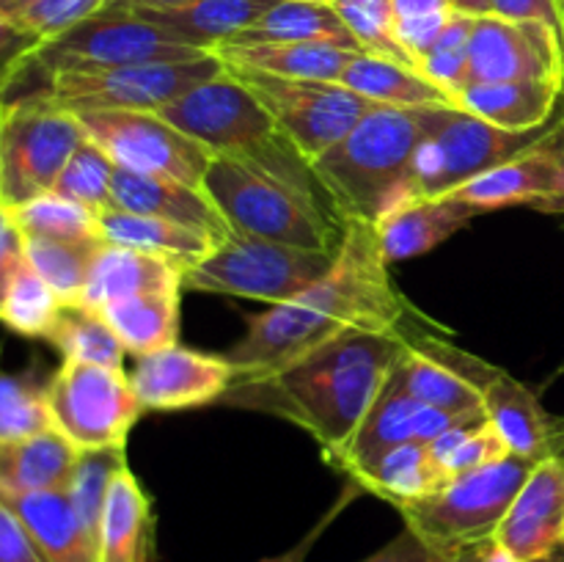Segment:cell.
Listing matches in <instances>:
<instances>
[{"label":"cell","instance_id":"obj_49","mask_svg":"<svg viewBox=\"0 0 564 562\" xmlns=\"http://www.w3.org/2000/svg\"><path fill=\"white\" fill-rule=\"evenodd\" d=\"M39 44L42 42L36 36H31V33L22 31L20 25H14V22L0 14V75L9 77V83H14V77L31 61Z\"/></svg>","mask_w":564,"mask_h":562},{"label":"cell","instance_id":"obj_32","mask_svg":"<svg viewBox=\"0 0 564 562\" xmlns=\"http://www.w3.org/2000/svg\"><path fill=\"white\" fill-rule=\"evenodd\" d=\"M99 229H102L105 240L113 242V246L158 253V257L182 264L185 273L196 268L198 262H204L220 246L204 231L152 218V215L124 213V209H108V213L99 215Z\"/></svg>","mask_w":564,"mask_h":562},{"label":"cell","instance_id":"obj_24","mask_svg":"<svg viewBox=\"0 0 564 562\" xmlns=\"http://www.w3.org/2000/svg\"><path fill=\"white\" fill-rule=\"evenodd\" d=\"M152 505L135 474L124 466L105 496L97 532V562H152Z\"/></svg>","mask_w":564,"mask_h":562},{"label":"cell","instance_id":"obj_44","mask_svg":"<svg viewBox=\"0 0 564 562\" xmlns=\"http://www.w3.org/2000/svg\"><path fill=\"white\" fill-rule=\"evenodd\" d=\"M394 6L397 36L413 61L424 58L430 47L438 42L444 28L455 17L449 0H391Z\"/></svg>","mask_w":564,"mask_h":562},{"label":"cell","instance_id":"obj_35","mask_svg":"<svg viewBox=\"0 0 564 562\" xmlns=\"http://www.w3.org/2000/svg\"><path fill=\"white\" fill-rule=\"evenodd\" d=\"M47 342L64 356V361L99 364V367L124 369V345L108 320L83 303H64Z\"/></svg>","mask_w":564,"mask_h":562},{"label":"cell","instance_id":"obj_11","mask_svg":"<svg viewBox=\"0 0 564 562\" xmlns=\"http://www.w3.org/2000/svg\"><path fill=\"white\" fill-rule=\"evenodd\" d=\"M202 50L176 42L171 33L130 9L102 6L69 31L47 39L28 61L39 77L77 69H119V66L160 64V61L202 58Z\"/></svg>","mask_w":564,"mask_h":562},{"label":"cell","instance_id":"obj_31","mask_svg":"<svg viewBox=\"0 0 564 562\" xmlns=\"http://www.w3.org/2000/svg\"><path fill=\"white\" fill-rule=\"evenodd\" d=\"M341 86L386 108H457L455 99L419 69L369 53H358L350 61L341 75Z\"/></svg>","mask_w":564,"mask_h":562},{"label":"cell","instance_id":"obj_36","mask_svg":"<svg viewBox=\"0 0 564 562\" xmlns=\"http://www.w3.org/2000/svg\"><path fill=\"white\" fill-rule=\"evenodd\" d=\"M108 240H44L25 237V259L64 303H80L94 259Z\"/></svg>","mask_w":564,"mask_h":562},{"label":"cell","instance_id":"obj_17","mask_svg":"<svg viewBox=\"0 0 564 562\" xmlns=\"http://www.w3.org/2000/svg\"><path fill=\"white\" fill-rule=\"evenodd\" d=\"M477 413H446L433 406H424L422 400L408 395L405 386L400 383L397 372L391 369L383 389L378 391V397H375V402L369 406L367 417L358 424L352 439L347 441L345 450L336 452L334 457H328V463L347 474L350 468L364 466V463H369L372 457H378L380 452L391 450V446L397 444H408V441L430 444L435 435L449 430L452 424L466 422V419L477 417Z\"/></svg>","mask_w":564,"mask_h":562},{"label":"cell","instance_id":"obj_10","mask_svg":"<svg viewBox=\"0 0 564 562\" xmlns=\"http://www.w3.org/2000/svg\"><path fill=\"white\" fill-rule=\"evenodd\" d=\"M543 130L507 132L463 108H430L427 130L408 174V198H433L460 191L485 171L516 158Z\"/></svg>","mask_w":564,"mask_h":562},{"label":"cell","instance_id":"obj_59","mask_svg":"<svg viewBox=\"0 0 564 562\" xmlns=\"http://www.w3.org/2000/svg\"><path fill=\"white\" fill-rule=\"evenodd\" d=\"M560 3V11H562V20H564V0H556Z\"/></svg>","mask_w":564,"mask_h":562},{"label":"cell","instance_id":"obj_54","mask_svg":"<svg viewBox=\"0 0 564 562\" xmlns=\"http://www.w3.org/2000/svg\"><path fill=\"white\" fill-rule=\"evenodd\" d=\"M455 14H466V17H490L494 14V0H449Z\"/></svg>","mask_w":564,"mask_h":562},{"label":"cell","instance_id":"obj_43","mask_svg":"<svg viewBox=\"0 0 564 562\" xmlns=\"http://www.w3.org/2000/svg\"><path fill=\"white\" fill-rule=\"evenodd\" d=\"M474 17L455 14L438 42L424 53L419 61V72L444 88L455 102H460V94L468 88V42H471Z\"/></svg>","mask_w":564,"mask_h":562},{"label":"cell","instance_id":"obj_18","mask_svg":"<svg viewBox=\"0 0 564 562\" xmlns=\"http://www.w3.org/2000/svg\"><path fill=\"white\" fill-rule=\"evenodd\" d=\"M235 378V367L226 356H209L182 345L138 356L130 372L143 411H182L218 402Z\"/></svg>","mask_w":564,"mask_h":562},{"label":"cell","instance_id":"obj_15","mask_svg":"<svg viewBox=\"0 0 564 562\" xmlns=\"http://www.w3.org/2000/svg\"><path fill=\"white\" fill-rule=\"evenodd\" d=\"M455 193L479 213L532 207L549 215H564V114L516 158L485 171Z\"/></svg>","mask_w":564,"mask_h":562},{"label":"cell","instance_id":"obj_8","mask_svg":"<svg viewBox=\"0 0 564 562\" xmlns=\"http://www.w3.org/2000/svg\"><path fill=\"white\" fill-rule=\"evenodd\" d=\"M336 253L231 231L204 262L187 270L182 290L220 292L279 306L317 284L334 268Z\"/></svg>","mask_w":564,"mask_h":562},{"label":"cell","instance_id":"obj_12","mask_svg":"<svg viewBox=\"0 0 564 562\" xmlns=\"http://www.w3.org/2000/svg\"><path fill=\"white\" fill-rule=\"evenodd\" d=\"M53 428L77 450L127 446L132 424L143 413L124 369L64 361L47 380Z\"/></svg>","mask_w":564,"mask_h":562},{"label":"cell","instance_id":"obj_56","mask_svg":"<svg viewBox=\"0 0 564 562\" xmlns=\"http://www.w3.org/2000/svg\"><path fill=\"white\" fill-rule=\"evenodd\" d=\"M485 562H523V560H516V556H510L507 551L496 549V545H494V551H490L488 560H485ZM527 562H564V545H562V549L551 551V554L540 556V560H527Z\"/></svg>","mask_w":564,"mask_h":562},{"label":"cell","instance_id":"obj_26","mask_svg":"<svg viewBox=\"0 0 564 562\" xmlns=\"http://www.w3.org/2000/svg\"><path fill=\"white\" fill-rule=\"evenodd\" d=\"M347 477L356 488L369 490L394 507L427 499L452 479L422 441L391 446L364 466L350 468Z\"/></svg>","mask_w":564,"mask_h":562},{"label":"cell","instance_id":"obj_50","mask_svg":"<svg viewBox=\"0 0 564 562\" xmlns=\"http://www.w3.org/2000/svg\"><path fill=\"white\" fill-rule=\"evenodd\" d=\"M494 14L516 22H538L564 42V20L556 0H494Z\"/></svg>","mask_w":564,"mask_h":562},{"label":"cell","instance_id":"obj_5","mask_svg":"<svg viewBox=\"0 0 564 562\" xmlns=\"http://www.w3.org/2000/svg\"><path fill=\"white\" fill-rule=\"evenodd\" d=\"M202 191L235 235L314 251H339L345 220L286 182L229 158H213Z\"/></svg>","mask_w":564,"mask_h":562},{"label":"cell","instance_id":"obj_42","mask_svg":"<svg viewBox=\"0 0 564 562\" xmlns=\"http://www.w3.org/2000/svg\"><path fill=\"white\" fill-rule=\"evenodd\" d=\"M116 163L97 147L94 141H83L77 152L72 154L69 163L61 171L58 182H55L53 193L69 198V202L83 204L91 213L102 215L108 213L110 204V187H113Z\"/></svg>","mask_w":564,"mask_h":562},{"label":"cell","instance_id":"obj_45","mask_svg":"<svg viewBox=\"0 0 564 562\" xmlns=\"http://www.w3.org/2000/svg\"><path fill=\"white\" fill-rule=\"evenodd\" d=\"M105 3L108 0H33L25 11L14 17V25L36 36L39 42H47L86 17L97 14Z\"/></svg>","mask_w":564,"mask_h":562},{"label":"cell","instance_id":"obj_37","mask_svg":"<svg viewBox=\"0 0 564 562\" xmlns=\"http://www.w3.org/2000/svg\"><path fill=\"white\" fill-rule=\"evenodd\" d=\"M64 301L58 292L28 264L20 268V273L11 281L9 292L0 306V323L11 328L20 336H31V339H47L53 331L55 320H58Z\"/></svg>","mask_w":564,"mask_h":562},{"label":"cell","instance_id":"obj_52","mask_svg":"<svg viewBox=\"0 0 564 562\" xmlns=\"http://www.w3.org/2000/svg\"><path fill=\"white\" fill-rule=\"evenodd\" d=\"M345 505H347V499H339V505H336L334 510H330L328 516H325L323 521H319L317 527H314L312 532H308L306 538L301 540V543H297V545H292V549H290V551H284V554H279V556H270V560H262V562H306L308 551H312V545L317 543V538H319V534H323V529L328 527L330 521H334V518H336V512H339L341 507H345Z\"/></svg>","mask_w":564,"mask_h":562},{"label":"cell","instance_id":"obj_29","mask_svg":"<svg viewBox=\"0 0 564 562\" xmlns=\"http://www.w3.org/2000/svg\"><path fill=\"white\" fill-rule=\"evenodd\" d=\"M226 66L264 72L292 80L341 83V75L356 58V50L325 42H268V44H220L215 50Z\"/></svg>","mask_w":564,"mask_h":562},{"label":"cell","instance_id":"obj_55","mask_svg":"<svg viewBox=\"0 0 564 562\" xmlns=\"http://www.w3.org/2000/svg\"><path fill=\"white\" fill-rule=\"evenodd\" d=\"M494 540L490 543H477V545H468V549L457 551V554L446 556L444 562H485L488 560V554L494 551Z\"/></svg>","mask_w":564,"mask_h":562},{"label":"cell","instance_id":"obj_9","mask_svg":"<svg viewBox=\"0 0 564 562\" xmlns=\"http://www.w3.org/2000/svg\"><path fill=\"white\" fill-rule=\"evenodd\" d=\"M226 69L215 53L191 61H160V64L119 66V69H77L39 77L42 91L72 114L83 110H143L158 114L202 83Z\"/></svg>","mask_w":564,"mask_h":562},{"label":"cell","instance_id":"obj_51","mask_svg":"<svg viewBox=\"0 0 564 562\" xmlns=\"http://www.w3.org/2000/svg\"><path fill=\"white\" fill-rule=\"evenodd\" d=\"M446 556H441L438 551L430 549L422 538H419L413 529L402 527V532L394 540L383 545L380 551H375L372 556L361 562H444Z\"/></svg>","mask_w":564,"mask_h":562},{"label":"cell","instance_id":"obj_38","mask_svg":"<svg viewBox=\"0 0 564 562\" xmlns=\"http://www.w3.org/2000/svg\"><path fill=\"white\" fill-rule=\"evenodd\" d=\"M17 226L25 237L44 240H105L99 229V215L83 204L69 202L58 193H44L33 202L11 209Z\"/></svg>","mask_w":564,"mask_h":562},{"label":"cell","instance_id":"obj_40","mask_svg":"<svg viewBox=\"0 0 564 562\" xmlns=\"http://www.w3.org/2000/svg\"><path fill=\"white\" fill-rule=\"evenodd\" d=\"M127 466V450L124 446H105V450H83L77 457V466L72 472L66 494H69L72 505H75L77 516H80L83 527L91 534L97 543L99 518H102L105 496H108L110 483L116 474Z\"/></svg>","mask_w":564,"mask_h":562},{"label":"cell","instance_id":"obj_27","mask_svg":"<svg viewBox=\"0 0 564 562\" xmlns=\"http://www.w3.org/2000/svg\"><path fill=\"white\" fill-rule=\"evenodd\" d=\"M0 501L25 523L47 562H97V543L83 527L66 490L0 494Z\"/></svg>","mask_w":564,"mask_h":562},{"label":"cell","instance_id":"obj_20","mask_svg":"<svg viewBox=\"0 0 564 562\" xmlns=\"http://www.w3.org/2000/svg\"><path fill=\"white\" fill-rule=\"evenodd\" d=\"M110 209H124L135 215L171 220L187 229L204 231L215 242H224L231 235L229 224L215 207L213 198L196 185L171 180L160 174H135V171L116 169L110 187Z\"/></svg>","mask_w":564,"mask_h":562},{"label":"cell","instance_id":"obj_39","mask_svg":"<svg viewBox=\"0 0 564 562\" xmlns=\"http://www.w3.org/2000/svg\"><path fill=\"white\" fill-rule=\"evenodd\" d=\"M53 430L47 408V380L36 372L0 369V444Z\"/></svg>","mask_w":564,"mask_h":562},{"label":"cell","instance_id":"obj_2","mask_svg":"<svg viewBox=\"0 0 564 562\" xmlns=\"http://www.w3.org/2000/svg\"><path fill=\"white\" fill-rule=\"evenodd\" d=\"M402 350L400 331H347L286 367L235 378L218 402L297 424L328 461L352 439Z\"/></svg>","mask_w":564,"mask_h":562},{"label":"cell","instance_id":"obj_41","mask_svg":"<svg viewBox=\"0 0 564 562\" xmlns=\"http://www.w3.org/2000/svg\"><path fill=\"white\" fill-rule=\"evenodd\" d=\"M352 39L358 42L361 53L380 55V58L397 61L419 69L416 61L408 55L402 47L400 36H397V22H394V6L391 0H334L330 3Z\"/></svg>","mask_w":564,"mask_h":562},{"label":"cell","instance_id":"obj_19","mask_svg":"<svg viewBox=\"0 0 564 562\" xmlns=\"http://www.w3.org/2000/svg\"><path fill=\"white\" fill-rule=\"evenodd\" d=\"M516 560H540L564 545V444L538 461L494 538Z\"/></svg>","mask_w":564,"mask_h":562},{"label":"cell","instance_id":"obj_28","mask_svg":"<svg viewBox=\"0 0 564 562\" xmlns=\"http://www.w3.org/2000/svg\"><path fill=\"white\" fill-rule=\"evenodd\" d=\"M562 97L564 83L554 80L471 83L457 108L507 132H532L549 127Z\"/></svg>","mask_w":564,"mask_h":562},{"label":"cell","instance_id":"obj_23","mask_svg":"<svg viewBox=\"0 0 564 562\" xmlns=\"http://www.w3.org/2000/svg\"><path fill=\"white\" fill-rule=\"evenodd\" d=\"M185 268L158 253L105 242L94 259L80 303L88 309H102L119 298L143 295V292H180Z\"/></svg>","mask_w":564,"mask_h":562},{"label":"cell","instance_id":"obj_30","mask_svg":"<svg viewBox=\"0 0 564 562\" xmlns=\"http://www.w3.org/2000/svg\"><path fill=\"white\" fill-rule=\"evenodd\" d=\"M77 450L58 430L0 444V494L66 490L77 466Z\"/></svg>","mask_w":564,"mask_h":562},{"label":"cell","instance_id":"obj_60","mask_svg":"<svg viewBox=\"0 0 564 562\" xmlns=\"http://www.w3.org/2000/svg\"><path fill=\"white\" fill-rule=\"evenodd\" d=\"M312 3H334V0H312Z\"/></svg>","mask_w":564,"mask_h":562},{"label":"cell","instance_id":"obj_3","mask_svg":"<svg viewBox=\"0 0 564 562\" xmlns=\"http://www.w3.org/2000/svg\"><path fill=\"white\" fill-rule=\"evenodd\" d=\"M158 116L202 143L213 158L253 165L336 213L328 191L314 174L312 160L286 138L270 110L229 69L165 105Z\"/></svg>","mask_w":564,"mask_h":562},{"label":"cell","instance_id":"obj_4","mask_svg":"<svg viewBox=\"0 0 564 562\" xmlns=\"http://www.w3.org/2000/svg\"><path fill=\"white\" fill-rule=\"evenodd\" d=\"M430 108L375 105L339 143L312 160L341 218L378 220L408 198L413 154L427 130Z\"/></svg>","mask_w":564,"mask_h":562},{"label":"cell","instance_id":"obj_7","mask_svg":"<svg viewBox=\"0 0 564 562\" xmlns=\"http://www.w3.org/2000/svg\"><path fill=\"white\" fill-rule=\"evenodd\" d=\"M80 119L42 91H25L0 105V207L53 193L61 171L86 141Z\"/></svg>","mask_w":564,"mask_h":562},{"label":"cell","instance_id":"obj_21","mask_svg":"<svg viewBox=\"0 0 564 562\" xmlns=\"http://www.w3.org/2000/svg\"><path fill=\"white\" fill-rule=\"evenodd\" d=\"M479 213L457 193L433 198H408L375 220L386 262H405L449 240Z\"/></svg>","mask_w":564,"mask_h":562},{"label":"cell","instance_id":"obj_53","mask_svg":"<svg viewBox=\"0 0 564 562\" xmlns=\"http://www.w3.org/2000/svg\"><path fill=\"white\" fill-rule=\"evenodd\" d=\"M196 3V0H108L105 6H116V9H152V11H165V9H180V6Z\"/></svg>","mask_w":564,"mask_h":562},{"label":"cell","instance_id":"obj_25","mask_svg":"<svg viewBox=\"0 0 564 562\" xmlns=\"http://www.w3.org/2000/svg\"><path fill=\"white\" fill-rule=\"evenodd\" d=\"M275 0H196L180 9H130L143 20L154 22L176 42L196 47L202 53H215L220 44L231 42L242 31L262 20Z\"/></svg>","mask_w":564,"mask_h":562},{"label":"cell","instance_id":"obj_46","mask_svg":"<svg viewBox=\"0 0 564 562\" xmlns=\"http://www.w3.org/2000/svg\"><path fill=\"white\" fill-rule=\"evenodd\" d=\"M507 455H512L507 441L501 439L499 430L485 419L482 424L471 430L466 439L460 441L455 452L449 455V461L444 463V472L449 477H457V474H466V472H477V468L485 466H494V463L505 461Z\"/></svg>","mask_w":564,"mask_h":562},{"label":"cell","instance_id":"obj_58","mask_svg":"<svg viewBox=\"0 0 564 562\" xmlns=\"http://www.w3.org/2000/svg\"><path fill=\"white\" fill-rule=\"evenodd\" d=\"M9 86H11V83H9V77H3V75H0V105H3L6 94H9Z\"/></svg>","mask_w":564,"mask_h":562},{"label":"cell","instance_id":"obj_1","mask_svg":"<svg viewBox=\"0 0 564 562\" xmlns=\"http://www.w3.org/2000/svg\"><path fill=\"white\" fill-rule=\"evenodd\" d=\"M389 268L375 220L347 218L334 268L303 295L251 314L226 361L237 378L264 375L347 331H400L413 309Z\"/></svg>","mask_w":564,"mask_h":562},{"label":"cell","instance_id":"obj_33","mask_svg":"<svg viewBox=\"0 0 564 562\" xmlns=\"http://www.w3.org/2000/svg\"><path fill=\"white\" fill-rule=\"evenodd\" d=\"M130 356H149L180 339V292H143L99 309Z\"/></svg>","mask_w":564,"mask_h":562},{"label":"cell","instance_id":"obj_13","mask_svg":"<svg viewBox=\"0 0 564 562\" xmlns=\"http://www.w3.org/2000/svg\"><path fill=\"white\" fill-rule=\"evenodd\" d=\"M237 80L246 83L253 97L270 110L292 143L317 160L339 143L369 110L375 108L367 97L341 83L292 80V77L264 75V72L226 66Z\"/></svg>","mask_w":564,"mask_h":562},{"label":"cell","instance_id":"obj_6","mask_svg":"<svg viewBox=\"0 0 564 562\" xmlns=\"http://www.w3.org/2000/svg\"><path fill=\"white\" fill-rule=\"evenodd\" d=\"M538 457L507 455L494 466L452 477L438 494L397 507L408 529L441 556L490 543Z\"/></svg>","mask_w":564,"mask_h":562},{"label":"cell","instance_id":"obj_57","mask_svg":"<svg viewBox=\"0 0 564 562\" xmlns=\"http://www.w3.org/2000/svg\"><path fill=\"white\" fill-rule=\"evenodd\" d=\"M31 3L33 0H0V14H3L6 20L14 22V17L20 14V11H25Z\"/></svg>","mask_w":564,"mask_h":562},{"label":"cell","instance_id":"obj_16","mask_svg":"<svg viewBox=\"0 0 564 562\" xmlns=\"http://www.w3.org/2000/svg\"><path fill=\"white\" fill-rule=\"evenodd\" d=\"M518 80L564 83V42L538 22L477 17L468 42V86Z\"/></svg>","mask_w":564,"mask_h":562},{"label":"cell","instance_id":"obj_34","mask_svg":"<svg viewBox=\"0 0 564 562\" xmlns=\"http://www.w3.org/2000/svg\"><path fill=\"white\" fill-rule=\"evenodd\" d=\"M268 42H325L361 53L358 42L330 3L312 0H275L273 9L253 22L248 31L226 44H268Z\"/></svg>","mask_w":564,"mask_h":562},{"label":"cell","instance_id":"obj_14","mask_svg":"<svg viewBox=\"0 0 564 562\" xmlns=\"http://www.w3.org/2000/svg\"><path fill=\"white\" fill-rule=\"evenodd\" d=\"M77 119L88 141L97 143L116 169L171 176L202 187L213 154L163 116L143 110H83Z\"/></svg>","mask_w":564,"mask_h":562},{"label":"cell","instance_id":"obj_48","mask_svg":"<svg viewBox=\"0 0 564 562\" xmlns=\"http://www.w3.org/2000/svg\"><path fill=\"white\" fill-rule=\"evenodd\" d=\"M22 264H25V235L17 226L11 209L0 207V306Z\"/></svg>","mask_w":564,"mask_h":562},{"label":"cell","instance_id":"obj_47","mask_svg":"<svg viewBox=\"0 0 564 562\" xmlns=\"http://www.w3.org/2000/svg\"><path fill=\"white\" fill-rule=\"evenodd\" d=\"M0 562H47L25 523L3 501H0Z\"/></svg>","mask_w":564,"mask_h":562},{"label":"cell","instance_id":"obj_22","mask_svg":"<svg viewBox=\"0 0 564 562\" xmlns=\"http://www.w3.org/2000/svg\"><path fill=\"white\" fill-rule=\"evenodd\" d=\"M482 411L512 455L543 461L564 444V417H551L540 397L505 369L485 386Z\"/></svg>","mask_w":564,"mask_h":562}]
</instances>
